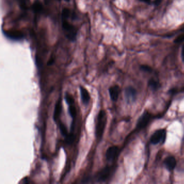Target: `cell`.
I'll use <instances>...</instances> for the list:
<instances>
[{
  "label": "cell",
  "mask_w": 184,
  "mask_h": 184,
  "mask_svg": "<svg viewBox=\"0 0 184 184\" xmlns=\"http://www.w3.org/2000/svg\"><path fill=\"white\" fill-rule=\"evenodd\" d=\"M112 168L111 167L106 166L100 171L97 175V180L99 182H103L106 180L111 174Z\"/></svg>",
  "instance_id": "8992f818"
},
{
  "label": "cell",
  "mask_w": 184,
  "mask_h": 184,
  "mask_svg": "<svg viewBox=\"0 0 184 184\" xmlns=\"http://www.w3.org/2000/svg\"><path fill=\"white\" fill-rule=\"evenodd\" d=\"M140 69L143 71H145V72H151L152 71V68L149 67L148 65H143L140 66Z\"/></svg>",
  "instance_id": "ac0fdd59"
},
{
  "label": "cell",
  "mask_w": 184,
  "mask_h": 184,
  "mask_svg": "<svg viewBox=\"0 0 184 184\" xmlns=\"http://www.w3.org/2000/svg\"><path fill=\"white\" fill-rule=\"evenodd\" d=\"M62 100H61V98H59L56 103L54 112H53V120L55 121H57L59 120V118L60 117L61 112H62Z\"/></svg>",
  "instance_id": "8fae6325"
},
{
  "label": "cell",
  "mask_w": 184,
  "mask_h": 184,
  "mask_svg": "<svg viewBox=\"0 0 184 184\" xmlns=\"http://www.w3.org/2000/svg\"><path fill=\"white\" fill-rule=\"evenodd\" d=\"M164 164L166 167L167 170L169 171H173L177 165V161L176 158L173 156H169L164 160Z\"/></svg>",
  "instance_id": "9c48e42d"
},
{
  "label": "cell",
  "mask_w": 184,
  "mask_h": 184,
  "mask_svg": "<svg viewBox=\"0 0 184 184\" xmlns=\"http://www.w3.org/2000/svg\"><path fill=\"white\" fill-rule=\"evenodd\" d=\"M137 97V91L132 86H128L125 90V97L128 103L134 102Z\"/></svg>",
  "instance_id": "ba28073f"
},
{
  "label": "cell",
  "mask_w": 184,
  "mask_h": 184,
  "mask_svg": "<svg viewBox=\"0 0 184 184\" xmlns=\"http://www.w3.org/2000/svg\"><path fill=\"white\" fill-rule=\"evenodd\" d=\"M120 90L118 85H113L111 86L109 89L110 98L113 102H116L119 96Z\"/></svg>",
  "instance_id": "30bf717a"
},
{
  "label": "cell",
  "mask_w": 184,
  "mask_h": 184,
  "mask_svg": "<svg viewBox=\"0 0 184 184\" xmlns=\"http://www.w3.org/2000/svg\"><path fill=\"white\" fill-rule=\"evenodd\" d=\"M166 132L165 130L160 129L156 131L152 135L150 139V141L154 145H156L159 143H163L166 139Z\"/></svg>",
  "instance_id": "3957f363"
},
{
  "label": "cell",
  "mask_w": 184,
  "mask_h": 184,
  "mask_svg": "<svg viewBox=\"0 0 184 184\" xmlns=\"http://www.w3.org/2000/svg\"><path fill=\"white\" fill-rule=\"evenodd\" d=\"M79 88L82 103L85 105H87L90 101V95L89 94V92L86 88L82 86H81Z\"/></svg>",
  "instance_id": "7c38bea8"
},
{
  "label": "cell",
  "mask_w": 184,
  "mask_h": 184,
  "mask_svg": "<svg viewBox=\"0 0 184 184\" xmlns=\"http://www.w3.org/2000/svg\"><path fill=\"white\" fill-rule=\"evenodd\" d=\"M76 18V14L70 9L67 8L63 9L61 14L62 27L65 37L72 42H74L77 39L78 32L75 26L69 21V20H74Z\"/></svg>",
  "instance_id": "6da1fadb"
},
{
  "label": "cell",
  "mask_w": 184,
  "mask_h": 184,
  "mask_svg": "<svg viewBox=\"0 0 184 184\" xmlns=\"http://www.w3.org/2000/svg\"><path fill=\"white\" fill-rule=\"evenodd\" d=\"M65 100L66 101V103L67 105L74 103V97L71 95V94L69 93H66L65 95Z\"/></svg>",
  "instance_id": "2e32d148"
},
{
  "label": "cell",
  "mask_w": 184,
  "mask_h": 184,
  "mask_svg": "<svg viewBox=\"0 0 184 184\" xmlns=\"http://www.w3.org/2000/svg\"><path fill=\"white\" fill-rule=\"evenodd\" d=\"M151 118V114L148 111H144L141 116L139 117L137 123V128L142 129L145 128L150 122Z\"/></svg>",
  "instance_id": "5b68a950"
},
{
  "label": "cell",
  "mask_w": 184,
  "mask_h": 184,
  "mask_svg": "<svg viewBox=\"0 0 184 184\" xmlns=\"http://www.w3.org/2000/svg\"><path fill=\"white\" fill-rule=\"evenodd\" d=\"M59 127H60V133L61 134L64 136L65 138L67 135H68V132H67V126H65V125L60 121V124H59Z\"/></svg>",
  "instance_id": "9a60e30c"
},
{
  "label": "cell",
  "mask_w": 184,
  "mask_h": 184,
  "mask_svg": "<svg viewBox=\"0 0 184 184\" xmlns=\"http://www.w3.org/2000/svg\"><path fill=\"white\" fill-rule=\"evenodd\" d=\"M148 84H149V88L153 91H155L156 90H157L158 88H159V84L158 81H157L154 79H150Z\"/></svg>",
  "instance_id": "5bb4252c"
},
{
  "label": "cell",
  "mask_w": 184,
  "mask_h": 184,
  "mask_svg": "<svg viewBox=\"0 0 184 184\" xmlns=\"http://www.w3.org/2000/svg\"><path fill=\"white\" fill-rule=\"evenodd\" d=\"M184 41V35H181L178 36L177 38L176 39L174 40V42L176 43H181L183 42Z\"/></svg>",
  "instance_id": "d6986e66"
},
{
  "label": "cell",
  "mask_w": 184,
  "mask_h": 184,
  "mask_svg": "<svg viewBox=\"0 0 184 184\" xmlns=\"http://www.w3.org/2000/svg\"><path fill=\"white\" fill-rule=\"evenodd\" d=\"M162 1V0H155L153 3H154V4H155V6H158V5L161 3Z\"/></svg>",
  "instance_id": "44dd1931"
},
{
  "label": "cell",
  "mask_w": 184,
  "mask_h": 184,
  "mask_svg": "<svg viewBox=\"0 0 184 184\" xmlns=\"http://www.w3.org/2000/svg\"><path fill=\"white\" fill-rule=\"evenodd\" d=\"M64 1H66V2H69L70 0H64Z\"/></svg>",
  "instance_id": "603a6c76"
},
{
  "label": "cell",
  "mask_w": 184,
  "mask_h": 184,
  "mask_svg": "<svg viewBox=\"0 0 184 184\" xmlns=\"http://www.w3.org/2000/svg\"><path fill=\"white\" fill-rule=\"evenodd\" d=\"M139 1H142V2H145L146 4H151V0H139Z\"/></svg>",
  "instance_id": "7402d4cb"
},
{
  "label": "cell",
  "mask_w": 184,
  "mask_h": 184,
  "mask_svg": "<svg viewBox=\"0 0 184 184\" xmlns=\"http://www.w3.org/2000/svg\"><path fill=\"white\" fill-rule=\"evenodd\" d=\"M18 1L22 9H26L28 7L29 0H18Z\"/></svg>",
  "instance_id": "e0dca14e"
},
{
  "label": "cell",
  "mask_w": 184,
  "mask_h": 184,
  "mask_svg": "<svg viewBox=\"0 0 184 184\" xmlns=\"http://www.w3.org/2000/svg\"><path fill=\"white\" fill-rule=\"evenodd\" d=\"M107 122V116L104 110H101L98 114L95 126V136L97 140H100L103 137Z\"/></svg>",
  "instance_id": "7a4b0ae2"
},
{
  "label": "cell",
  "mask_w": 184,
  "mask_h": 184,
  "mask_svg": "<svg viewBox=\"0 0 184 184\" xmlns=\"http://www.w3.org/2000/svg\"><path fill=\"white\" fill-rule=\"evenodd\" d=\"M4 36L8 39L19 41L25 39L24 34L20 31H3Z\"/></svg>",
  "instance_id": "277c9868"
},
{
  "label": "cell",
  "mask_w": 184,
  "mask_h": 184,
  "mask_svg": "<svg viewBox=\"0 0 184 184\" xmlns=\"http://www.w3.org/2000/svg\"><path fill=\"white\" fill-rule=\"evenodd\" d=\"M33 10L36 14H41L43 11V6L39 1H36L33 5Z\"/></svg>",
  "instance_id": "4fadbf2b"
},
{
  "label": "cell",
  "mask_w": 184,
  "mask_h": 184,
  "mask_svg": "<svg viewBox=\"0 0 184 184\" xmlns=\"http://www.w3.org/2000/svg\"><path fill=\"white\" fill-rule=\"evenodd\" d=\"M181 58H182V60L184 62V45L183 46L182 50H181Z\"/></svg>",
  "instance_id": "ffe728a7"
},
{
  "label": "cell",
  "mask_w": 184,
  "mask_h": 184,
  "mask_svg": "<svg viewBox=\"0 0 184 184\" xmlns=\"http://www.w3.org/2000/svg\"><path fill=\"white\" fill-rule=\"evenodd\" d=\"M119 154V148L117 146H112L109 147L106 152V160L109 162H113Z\"/></svg>",
  "instance_id": "52a82bcc"
}]
</instances>
